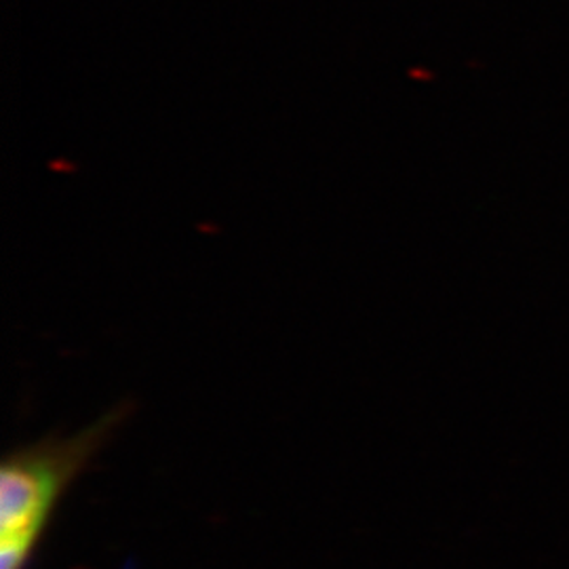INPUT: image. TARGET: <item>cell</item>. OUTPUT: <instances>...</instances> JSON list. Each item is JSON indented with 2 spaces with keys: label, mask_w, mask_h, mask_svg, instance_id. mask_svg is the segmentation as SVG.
Here are the masks:
<instances>
[{
  "label": "cell",
  "mask_w": 569,
  "mask_h": 569,
  "mask_svg": "<svg viewBox=\"0 0 569 569\" xmlns=\"http://www.w3.org/2000/svg\"><path fill=\"white\" fill-rule=\"evenodd\" d=\"M131 407H112L93 425L66 437L9 451L0 465V569H28L66 491L96 460Z\"/></svg>",
  "instance_id": "cell-1"
}]
</instances>
